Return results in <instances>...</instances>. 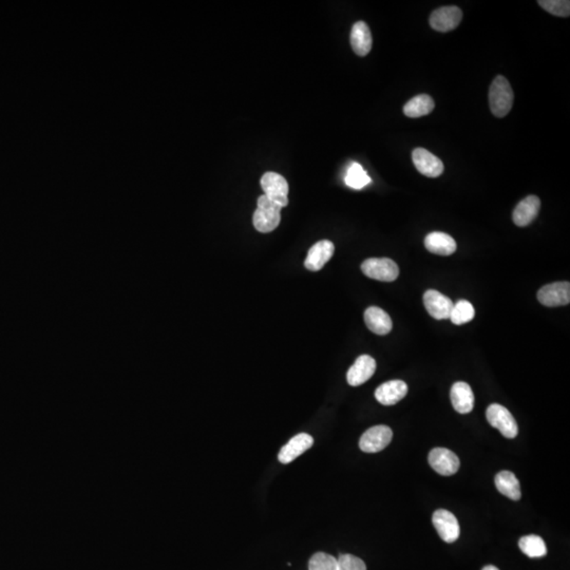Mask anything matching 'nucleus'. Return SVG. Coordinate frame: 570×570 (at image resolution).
Instances as JSON below:
<instances>
[{"label":"nucleus","mask_w":570,"mask_h":570,"mask_svg":"<svg viewBox=\"0 0 570 570\" xmlns=\"http://www.w3.org/2000/svg\"><path fill=\"white\" fill-rule=\"evenodd\" d=\"M514 94L507 78L499 76L494 78L489 89V105L493 115L505 118L513 106Z\"/></svg>","instance_id":"nucleus-1"},{"label":"nucleus","mask_w":570,"mask_h":570,"mask_svg":"<svg viewBox=\"0 0 570 570\" xmlns=\"http://www.w3.org/2000/svg\"><path fill=\"white\" fill-rule=\"evenodd\" d=\"M284 207L267 198L265 195L258 198V207L254 214V227L258 232L267 234L279 227L281 209Z\"/></svg>","instance_id":"nucleus-2"},{"label":"nucleus","mask_w":570,"mask_h":570,"mask_svg":"<svg viewBox=\"0 0 570 570\" xmlns=\"http://www.w3.org/2000/svg\"><path fill=\"white\" fill-rule=\"evenodd\" d=\"M361 271L370 279L393 282L399 276L398 265L389 258L367 259L361 264Z\"/></svg>","instance_id":"nucleus-3"},{"label":"nucleus","mask_w":570,"mask_h":570,"mask_svg":"<svg viewBox=\"0 0 570 570\" xmlns=\"http://www.w3.org/2000/svg\"><path fill=\"white\" fill-rule=\"evenodd\" d=\"M487 420L495 429L501 432L506 438H515L519 433V427L509 410L499 403L489 405L486 412Z\"/></svg>","instance_id":"nucleus-4"},{"label":"nucleus","mask_w":570,"mask_h":570,"mask_svg":"<svg viewBox=\"0 0 570 570\" xmlns=\"http://www.w3.org/2000/svg\"><path fill=\"white\" fill-rule=\"evenodd\" d=\"M393 438V432L387 426H375L368 429L359 440V448L366 453L380 452L387 448Z\"/></svg>","instance_id":"nucleus-5"},{"label":"nucleus","mask_w":570,"mask_h":570,"mask_svg":"<svg viewBox=\"0 0 570 570\" xmlns=\"http://www.w3.org/2000/svg\"><path fill=\"white\" fill-rule=\"evenodd\" d=\"M261 187L265 196L275 203L285 207L289 204V184L279 173L266 172L261 177Z\"/></svg>","instance_id":"nucleus-6"},{"label":"nucleus","mask_w":570,"mask_h":570,"mask_svg":"<svg viewBox=\"0 0 570 570\" xmlns=\"http://www.w3.org/2000/svg\"><path fill=\"white\" fill-rule=\"evenodd\" d=\"M432 522L438 536L446 543H455L460 538V524L452 512L445 509L436 510L433 513Z\"/></svg>","instance_id":"nucleus-7"},{"label":"nucleus","mask_w":570,"mask_h":570,"mask_svg":"<svg viewBox=\"0 0 570 570\" xmlns=\"http://www.w3.org/2000/svg\"><path fill=\"white\" fill-rule=\"evenodd\" d=\"M462 19V11L458 6H442L432 13L430 26L437 32H450L458 27Z\"/></svg>","instance_id":"nucleus-8"},{"label":"nucleus","mask_w":570,"mask_h":570,"mask_svg":"<svg viewBox=\"0 0 570 570\" xmlns=\"http://www.w3.org/2000/svg\"><path fill=\"white\" fill-rule=\"evenodd\" d=\"M429 464L438 475L451 477L460 469V458L446 448H435L429 455Z\"/></svg>","instance_id":"nucleus-9"},{"label":"nucleus","mask_w":570,"mask_h":570,"mask_svg":"<svg viewBox=\"0 0 570 570\" xmlns=\"http://www.w3.org/2000/svg\"><path fill=\"white\" fill-rule=\"evenodd\" d=\"M541 304L549 308L567 306L570 302L569 282H554L542 287L538 293Z\"/></svg>","instance_id":"nucleus-10"},{"label":"nucleus","mask_w":570,"mask_h":570,"mask_svg":"<svg viewBox=\"0 0 570 570\" xmlns=\"http://www.w3.org/2000/svg\"><path fill=\"white\" fill-rule=\"evenodd\" d=\"M424 304L428 313L437 320L449 319L455 306L450 298L435 289H429L425 293Z\"/></svg>","instance_id":"nucleus-11"},{"label":"nucleus","mask_w":570,"mask_h":570,"mask_svg":"<svg viewBox=\"0 0 570 570\" xmlns=\"http://www.w3.org/2000/svg\"><path fill=\"white\" fill-rule=\"evenodd\" d=\"M412 161L416 170L428 177H437L444 172L445 167L442 160L425 148L414 149L412 152Z\"/></svg>","instance_id":"nucleus-12"},{"label":"nucleus","mask_w":570,"mask_h":570,"mask_svg":"<svg viewBox=\"0 0 570 570\" xmlns=\"http://www.w3.org/2000/svg\"><path fill=\"white\" fill-rule=\"evenodd\" d=\"M376 370V361L369 355H361L350 368L346 374L348 385L358 387L367 383Z\"/></svg>","instance_id":"nucleus-13"},{"label":"nucleus","mask_w":570,"mask_h":570,"mask_svg":"<svg viewBox=\"0 0 570 570\" xmlns=\"http://www.w3.org/2000/svg\"><path fill=\"white\" fill-rule=\"evenodd\" d=\"M335 247L331 241L322 240L314 244L309 251L308 256L304 261V266L309 271H318L323 269L324 265L334 255Z\"/></svg>","instance_id":"nucleus-14"},{"label":"nucleus","mask_w":570,"mask_h":570,"mask_svg":"<svg viewBox=\"0 0 570 570\" xmlns=\"http://www.w3.org/2000/svg\"><path fill=\"white\" fill-rule=\"evenodd\" d=\"M540 209V199L537 196H528L515 206L512 214L513 222L519 227H527L538 217Z\"/></svg>","instance_id":"nucleus-15"},{"label":"nucleus","mask_w":570,"mask_h":570,"mask_svg":"<svg viewBox=\"0 0 570 570\" xmlns=\"http://www.w3.org/2000/svg\"><path fill=\"white\" fill-rule=\"evenodd\" d=\"M408 385L403 380H390L383 383L375 391V398L383 405H393L405 398Z\"/></svg>","instance_id":"nucleus-16"},{"label":"nucleus","mask_w":570,"mask_h":570,"mask_svg":"<svg viewBox=\"0 0 570 570\" xmlns=\"http://www.w3.org/2000/svg\"><path fill=\"white\" fill-rule=\"evenodd\" d=\"M314 440L312 436L306 433H300L294 436L284 447L280 450L279 462L282 464H289L294 460L308 451L313 446Z\"/></svg>","instance_id":"nucleus-17"},{"label":"nucleus","mask_w":570,"mask_h":570,"mask_svg":"<svg viewBox=\"0 0 570 570\" xmlns=\"http://www.w3.org/2000/svg\"><path fill=\"white\" fill-rule=\"evenodd\" d=\"M451 401L456 412L468 414L475 408V394L470 385L464 381H458L451 388Z\"/></svg>","instance_id":"nucleus-18"},{"label":"nucleus","mask_w":570,"mask_h":570,"mask_svg":"<svg viewBox=\"0 0 570 570\" xmlns=\"http://www.w3.org/2000/svg\"><path fill=\"white\" fill-rule=\"evenodd\" d=\"M351 46L358 56H366L372 49L373 38L369 26L365 21H357L351 31Z\"/></svg>","instance_id":"nucleus-19"},{"label":"nucleus","mask_w":570,"mask_h":570,"mask_svg":"<svg viewBox=\"0 0 570 570\" xmlns=\"http://www.w3.org/2000/svg\"><path fill=\"white\" fill-rule=\"evenodd\" d=\"M425 247L430 253L438 256H450L455 253L457 245L450 234L434 232L425 239Z\"/></svg>","instance_id":"nucleus-20"},{"label":"nucleus","mask_w":570,"mask_h":570,"mask_svg":"<svg viewBox=\"0 0 570 570\" xmlns=\"http://www.w3.org/2000/svg\"><path fill=\"white\" fill-rule=\"evenodd\" d=\"M365 322L370 331L380 336L389 334L393 328L389 314L377 306H370L366 310Z\"/></svg>","instance_id":"nucleus-21"},{"label":"nucleus","mask_w":570,"mask_h":570,"mask_svg":"<svg viewBox=\"0 0 570 570\" xmlns=\"http://www.w3.org/2000/svg\"><path fill=\"white\" fill-rule=\"evenodd\" d=\"M495 486L497 490L509 497L512 501H519L522 497L521 484L519 480L510 471H501L495 477Z\"/></svg>","instance_id":"nucleus-22"},{"label":"nucleus","mask_w":570,"mask_h":570,"mask_svg":"<svg viewBox=\"0 0 570 570\" xmlns=\"http://www.w3.org/2000/svg\"><path fill=\"white\" fill-rule=\"evenodd\" d=\"M435 104L433 98L428 94L414 96L403 106V113L408 118H418L428 115L433 111Z\"/></svg>","instance_id":"nucleus-23"},{"label":"nucleus","mask_w":570,"mask_h":570,"mask_svg":"<svg viewBox=\"0 0 570 570\" xmlns=\"http://www.w3.org/2000/svg\"><path fill=\"white\" fill-rule=\"evenodd\" d=\"M519 549L529 558H543L547 554V547L541 537L536 534L523 537L519 542Z\"/></svg>","instance_id":"nucleus-24"},{"label":"nucleus","mask_w":570,"mask_h":570,"mask_svg":"<svg viewBox=\"0 0 570 570\" xmlns=\"http://www.w3.org/2000/svg\"><path fill=\"white\" fill-rule=\"evenodd\" d=\"M370 181L372 180L368 175L367 171L363 170V166L359 165L358 163L351 164L346 171V177H344V183L348 187L354 188V190H361L370 184Z\"/></svg>","instance_id":"nucleus-25"},{"label":"nucleus","mask_w":570,"mask_h":570,"mask_svg":"<svg viewBox=\"0 0 570 570\" xmlns=\"http://www.w3.org/2000/svg\"><path fill=\"white\" fill-rule=\"evenodd\" d=\"M475 316V310L472 304L467 300H460L453 306L449 319L456 326H462L473 320Z\"/></svg>","instance_id":"nucleus-26"},{"label":"nucleus","mask_w":570,"mask_h":570,"mask_svg":"<svg viewBox=\"0 0 570 570\" xmlns=\"http://www.w3.org/2000/svg\"><path fill=\"white\" fill-rule=\"evenodd\" d=\"M309 570H338V562L331 554L317 552L309 562Z\"/></svg>","instance_id":"nucleus-27"},{"label":"nucleus","mask_w":570,"mask_h":570,"mask_svg":"<svg viewBox=\"0 0 570 570\" xmlns=\"http://www.w3.org/2000/svg\"><path fill=\"white\" fill-rule=\"evenodd\" d=\"M541 8L550 14L558 17H569L570 1L569 0H540Z\"/></svg>","instance_id":"nucleus-28"},{"label":"nucleus","mask_w":570,"mask_h":570,"mask_svg":"<svg viewBox=\"0 0 570 570\" xmlns=\"http://www.w3.org/2000/svg\"><path fill=\"white\" fill-rule=\"evenodd\" d=\"M337 562L338 570H367L365 562L352 554H341Z\"/></svg>","instance_id":"nucleus-29"},{"label":"nucleus","mask_w":570,"mask_h":570,"mask_svg":"<svg viewBox=\"0 0 570 570\" xmlns=\"http://www.w3.org/2000/svg\"><path fill=\"white\" fill-rule=\"evenodd\" d=\"M482 570H499L497 567L493 566V565H487L484 566Z\"/></svg>","instance_id":"nucleus-30"}]
</instances>
